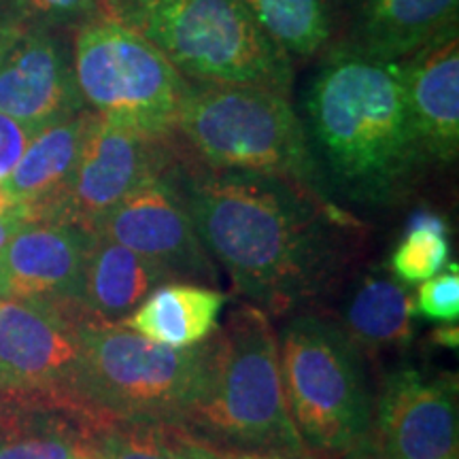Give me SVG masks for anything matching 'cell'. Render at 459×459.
<instances>
[{
  "instance_id": "1",
  "label": "cell",
  "mask_w": 459,
  "mask_h": 459,
  "mask_svg": "<svg viewBox=\"0 0 459 459\" xmlns=\"http://www.w3.org/2000/svg\"><path fill=\"white\" fill-rule=\"evenodd\" d=\"M206 254L262 311L290 313L330 290L344 264L341 230L351 215L294 183L211 169L179 141L166 170Z\"/></svg>"
},
{
  "instance_id": "2",
  "label": "cell",
  "mask_w": 459,
  "mask_h": 459,
  "mask_svg": "<svg viewBox=\"0 0 459 459\" xmlns=\"http://www.w3.org/2000/svg\"><path fill=\"white\" fill-rule=\"evenodd\" d=\"M302 122L328 187L353 203H400L429 166L394 62L334 51L311 79Z\"/></svg>"
},
{
  "instance_id": "3",
  "label": "cell",
  "mask_w": 459,
  "mask_h": 459,
  "mask_svg": "<svg viewBox=\"0 0 459 459\" xmlns=\"http://www.w3.org/2000/svg\"><path fill=\"white\" fill-rule=\"evenodd\" d=\"M183 426L220 449L308 453L287 411L279 336L260 307L238 304L217 325L204 387Z\"/></svg>"
},
{
  "instance_id": "4",
  "label": "cell",
  "mask_w": 459,
  "mask_h": 459,
  "mask_svg": "<svg viewBox=\"0 0 459 459\" xmlns=\"http://www.w3.org/2000/svg\"><path fill=\"white\" fill-rule=\"evenodd\" d=\"M175 132L211 169L277 177L341 209L290 96L260 85L192 82Z\"/></svg>"
},
{
  "instance_id": "5",
  "label": "cell",
  "mask_w": 459,
  "mask_h": 459,
  "mask_svg": "<svg viewBox=\"0 0 459 459\" xmlns=\"http://www.w3.org/2000/svg\"><path fill=\"white\" fill-rule=\"evenodd\" d=\"M105 15L156 45L189 82L260 85L290 96L291 57L240 0H105Z\"/></svg>"
},
{
  "instance_id": "6",
  "label": "cell",
  "mask_w": 459,
  "mask_h": 459,
  "mask_svg": "<svg viewBox=\"0 0 459 459\" xmlns=\"http://www.w3.org/2000/svg\"><path fill=\"white\" fill-rule=\"evenodd\" d=\"M279 355L287 411L308 453L359 455L375 411L364 351L334 321L298 315L281 330Z\"/></svg>"
},
{
  "instance_id": "7",
  "label": "cell",
  "mask_w": 459,
  "mask_h": 459,
  "mask_svg": "<svg viewBox=\"0 0 459 459\" xmlns=\"http://www.w3.org/2000/svg\"><path fill=\"white\" fill-rule=\"evenodd\" d=\"M209 341L172 349L124 324L85 321L71 395L111 419L186 421L204 387Z\"/></svg>"
},
{
  "instance_id": "8",
  "label": "cell",
  "mask_w": 459,
  "mask_h": 459,
  "mask_svg": "<svg viewBox=\"0 0 459 459\" xmlns=\"http://www.w3.org/2000/svg\"><path fill=\"white\" fill-rule=\"evenodd\" d=\"M73 66L85 107L99 117L143 134H177L192 82L141 34L94 17L77 28Z\"/></svg>"
},
{
  "instance_id": "9",
  "label": "cell",
  "mask_w": 459,
  "mask_h": 459,
  "mask_svg": "<svg viewBox=\"0 0 459 459\" xmlns=\"http://www.w3.org/2000/svg\"><path fill=\"white\" fill-rule=\"evenodd\" d=\"M94 321L73 300H0V392L71 398L82 328Z\"/></svg>"
},
{
  "instance_id": "10",
  "label": "cell",
  "mask_w": 459,
  "mask_h": 459,
  "mask_svg": "<svg viewBox=\"0 0 459 459\" xmlns=\"http://www.w3.org/2000/svg\"><path fill=\"white\" fill-rule=\"evenodd\" d=\"M179 139L153 136L96 115L71 181L41 221H62L94 232L96 223L149 177L162 175Z\"/></svg>"
},
{
  "instance_id": "11",
  "label": "cell",
  "mask_w": 459,
  "mask_h": 459,
  "mask_svg": "<svg viewBox=\"0 0 459 459\" xmlns=\"http://www.w3.org/2000/svg\"><path fill=\"white\" fill-rule=\"evenodd\" d=\"M457 377L402 366L383 381L368 440L349 459H459Z\"/></svg>"
},
{
  "instance_id": "12",
  "label": "cell",
  "mask_w": 459,
  "mask_h": 459,
  "mask_svg": "<svg viewBox=\"0 0 459 459\" xmlns=\"http://www.w3.org/2000/svg\"><path fill=\"white\" fill-rule=\"evenodd\" d=\"M166 170L132 189L96 223L94 232L158 264L175 281L213 287L220 279L217 264L200 243L192 217Z\"/></svg>"
},
{
  "instance_id": "13",
  "label": "cell",
  "mask_w": 459,
  "mask_h": 459,
  "mask_svg": "<svg viewBox=\"0 0 459 459\" xmlns=\"http://www.w3.org/2000/svg\"><path fill=\"white\" fill-rule=\"evenodd\" d=\"M83 108L73 49L56 28L26 24L0 57V113L39 132Z\"/></svg>"
},
{
  "instance_id": "14",
  "label": "cell",
  "mask_w": 459,
  "mask_h": 459,
  "mask_svg": "<svg viewBox=\"0 0 459 459\" xmlns=\"http://www.w3.org/2000/svg\"><path fill=\"white\" fill-rule=\"evenodd\" d=\"M91 237L74 223L28 221L0 251V296L74 302Z\"/></svg>"
},
{
  "instance_id": "15",
  "label": "cell",
  "mask_w": 459,
  "mask_h": 459,
  "mask_svg": "<svg viewBox=\"0 0 459 459\" xmlns=\"http://www.w3.org/2000/svg\"><path fill=\"white\" fill-rule=\"evenodd\" d=\"M107 421L65 395L0 392V459H79Z\"/></svg>"
},
{
  "instance_id": "16",
  "label": "cell",
  "mask_w": 459,
  "mask_h": 459,
  "mask_svg": "<svg viewBox=\"0 0 459 459\" xmlns=\"http://www.w3.org/2000/svg\"><path fill=\"white\" fill-rule=\"evenodd\" d=\"M412 128L429 164H449L459 152L457 32L394 62Z\"/></svg>"
},
{
  "instance_id": "17",
  "label": "cell",
  "mask_w": 459,
  "mask_h": 459,
  "mask_svg": "<svg viewBox=\"0 0 459 459\" xmlns=\"http://www.w3.org/2000/svg\"><path fill=\"white\" fill-rule=\"evenodd\" d=\"M94 122L96 113L83 108L73 117L34 132L24 156L0 183L11 203L24 211L28 221H41L65 194Z\"/></svg>"
},
{
  "instance_id": "18",
  "label": "cell",
  "mask_w": 459,
  "mask_h": 459,
  "mask_svg": "<svg viewBox=\"0 0 459 459\" xmlns=\"http://www.w3.org/2000/svg\"><path fill=\"white\" fill-rule=\"evenodd\" d=\"M459 0H358L349 48L398 62L457 32Z\"/></svg>"
},
{
  "instance_id": "19",
  "label": "cell",
  "mask_w": 459,
  "mask_h": 459,
  "mask_svg": "<svg viewBox=\"0 0 459 459\" xmlns=\"http://www.w3.org/2000/svg\"><path fill=\"white\" fill-rule=\"evenodd\" d=\"M172 281L158 264L94 232L74 302L90 319L124 324L152 291Z\"/></svg>"
},
{
  "instance_id": "20",
  "label": "cell",
  "mask_w": 459,
  "mask_h": 459,
  "mask_svg": "<svg viewBox=\"0 0 459 459\" xmlns=\"http://www.w3.org/2000/svg\"><path fill=\"white\" fill-rule=\"evenodd\" d=\"M228 300L215 287L172 281L152 291L124 325L164 347L189 349L215 334Z\"/></svg>"
},
{
  "instance_id": "21",
  "label": "cell",
  "mask_w": 459,
  "mask_h": 459,
  "mask_svg": "<svg viewBox=\"0 0 459 459\" xmlns=\"http://www.w3.org/2000/svg\"><path fill=\"white\" fill-rule=\"evenodd\" d=\"M415 300L398 281L370 273L355 285L341 328L361 351L409 347L415 334Z\"/></svg>"
},
{
  "instance_id": "22",
  "label": "cell",
  "mask_w": 459,
  "mask_h": 459,
  "mask_svg": "<svg viewBox=\"0 0 459 459\" xmlns=\"http://www.w3.org/2000/svg\"><path fill=\"white\" fill-rule=\"evenodd\" d=\"M91 446L100 459H220L221 453L181 423L158 419H111Z\"/></svg>"
},
{
  "instance_id": "23",
  "label": "cell",
  "mask_w": 459,
  "mask_h": 459,
  "mask_svg": "<svg viewBox=\"0 0 459 459\" xmlns=\"http://www.w3.org/2000/svg\"><path fill=\"white\" fill-rule=\"evenodd\" d=\"M287 56L311 57L330 39L328 0H240Z\"/></svg>"
},
{
  "instance_id": "24",
  "label": "cell",
  "mask_w": 459,
  "mask_h": 459,
  "mask_svg": "<svg viewBox=\"0 0 459 459\" xmlns=\"http://www.w3.org/2000/svg\"><path fill=\"white\" fill-rule=\"evenodd\" d=\"M449 237L429 232H406L402 243L395 247L389 266L394 277L404 283H423L438 274L449 264Z\"/></svg>"
},
{
  "instance_id": "25",
  "label": "cell",
  "mask_w": 459,
  "mask_h": 459,
  "mask_svg": "<svg viewBox=\"0 0 459 459\" xmlns=\"http://www.w3.org/2000/svg\"><path fill=\"white\" fill-rule=\"evenodd\" d=\"M415 313L429 321L457 324L459 317V268L446 266L434 277L423 281L415 298Z\"/></svg>"
},
{
  "instance_id": "26",
  "label": "cell",
  "mask_w": 459,
  "mask_h": 459,
  "mask_svg": "<svg viewBox=\"0 0 459 459\" xmlns=\"http://www.w3.org/2000/svg\"><path fill=\"white\" fill-rule=\"evenodd\" d=\"M24 20L51 28L82 26L105 15V0H17Z\"/></svg>"
},
{
  "instance_id": "27",
  "label": "cell",
  "mask_w": 459,
  "mask_h": 459,
  "mask_svg": "<svg viewBox=\"0 0 459 459\" xmlns=\"http://www.w3.org/2000/svg\"><path fill=\"white\" fill-rule=\"evenodd\" d=\"M32 136L34 132L28 126L0 113V183L13 172Z\"/></svg>"
},
{
  "instance_id": "28",
  "label": "cell",
  "mask_w": 459,
  "mask_h": 459,
  "mask_svg": "<svg viewBox=\"0 0 459 459\" xmlns=\"http://www.w3.org/2000/svg\"><path fill=\"white\" fill-rule=\"evenodd\" d=\"M26 28V20L22 13H11L7 9H0V57L7 54V49L20 37Z\"/></svg>"
},
{
  "instance_id": "29",
  "label": "cell",
  "mask_w": 459,
  "mask_h": 459,
  "mask_svg": "<svg viewBox=\"0 0 459 459\" xmlns=\"http://www.w3.org/2000/svg\"><path fill=\"white\" fill-rule=\"evenodd\" d=\"M406 232H429L449 237V223H446L440 215L432 213V211H417V213L411 217Z\"/></svg>"
},
{
  "instance_id": "30",
  "label": "cell",
  "mask_w": 459,
  "mask_h": 459,
  "mask_svg": "<svg viewBox=\"0 0 459 459\" xmlns=\"http://www.w3.org/2000/svg\"><path fill=\"white\" fill-rule=\"evenodd\" d=\"M220 459H317L311 453L290 451H230L221 449Z\"/></svg>"
},
{
  "instance_id": "31",
  "label": "cell",
  "mask_w": 459,
  "mask_h": 459,
  "mask_svg": "<svg viewBox=\"0 0 459 459\" xmlns=\"http://www.w3.org/2000/svg\"><path fill=\"white\" fill-rule=\"evenodd\" d=\"M26 223H28V220L20 206H15V209L9 211V213L0 215V251L7 247L9 240L13 238L15 234L26 226Z\"/></svg>"
},
{
  "instance_id": "32",
  "label": "cell",
  "mask_w": 459,
  "mask_h": 459,
  "mask_svg": "<svg viewBox=\"0 0 459 459\" xmlns=\"http://www.w3.org/2000/svg\"><path fill=\"white\" fill-rule=\"evenodd\" d=\"M434 342L443 344L446 349H457L459 344V328L457 324H443L434 332Z\"/></svg>"
},
{
  "instance_id": "33",
  "label": "cell",
  "mask_w": 459,
  "mask_h": 459,
  "mask_svg": "<svg viewBox=\"0 0 459 459\" xmlns=\"http://www.w3.org/2000/svg\"><path fill=\"white\" fill-rule=\"evenodd\" d=\"M15 204L11 203V198L7 196V192H4L3 186H0V215L9 213V211H13Z\"/></svg>"
},
{
  "instance_id": "34",
  "label": "cell",
  "mask_w": 459,
  "mask_h": 459,
  "mask_svg": "<svg viewBox=\"0 0 459 459\" xmlns=\"http://www.w3.org/2000/svg\"><path fill=\"white\" fill-rule=\"evenodd\" d=\"M79 459H100V457L96 455L94 451H91V453H85V455H83V457H79Z\"/></svg>"
},
{
  "instance_id": "35",
  "label": "cell",
  "mask_w": 459,
  "mask_h": 459,
  "mask_svg": "<svg viewBox=\"0 0 459 459\" xmlns=\"http://www.w3.org/2000/svg\"><path fill=\"white\" fill-rule=\"evenodd\" d=\"M0 300H3V296H0Z\"/></svg>"
}]
</instances>
